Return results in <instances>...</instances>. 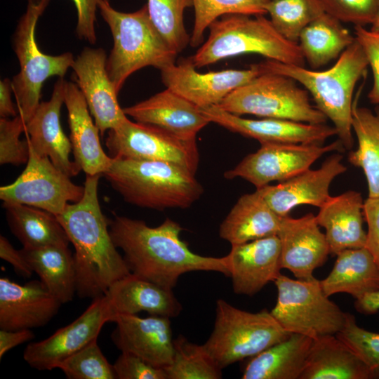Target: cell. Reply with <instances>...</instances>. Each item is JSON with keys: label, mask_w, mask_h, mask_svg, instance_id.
<instances>
[{"label": "cell", "mask_w": 379, "mask_h": 379, "mask_svg": "<svg viewBox=\"0 0 379 379\" xmlns=\"http://www.w3.org/2000/svg\"><path fill=\"white\" fill-rule=\"evenodd\" d=\"M105 145L111 157L167 161L194 174L199 163L196 139H183L160 127L128 118L108 131Z\"/></svg>", "instance_id": "7c38bea8"}, {"label": "cell", "mask_w": 379, "mask_h": 379, "mask_svg": "<svg viewBox=\"0 0 379 379\" xmlns=\"http://www.w3.org/2000/svg\"><path fill=\"white\" fill-rule=\"evenodd\" d=\"M113 367L117 379H167L163 368L128 352H121Z\"/></svg>", "instance_id": "ee69618b"}, {"label": "cell", "mask_w": 379, "mask_h": 379, "mask_svg": "<svg viewBox=\"0 0 379 379\" xmlns=\"http://www.w3.org/2000/svg\"><path fill=\"white\" fill-rule=\"evenodd\" d=\"M260 74L255 64L247 69L199 73L190 59L161 70L167 88L199 108L218 105L230 93Z\"/></svg>", "instance_id": "9a60e30c"}, {"label": "cell", "mask_w": 379, "mask_h": 379, "mask_svg": "<svg viewBox=\"0 0 379 379\" xmlns=\"http://www.w3.org/2000/svg\"><path fill=\"white\" fill-rule=\"evenodd\" d=\"M329 274L320 281L324 293H345L356 300L379 289V265L365 247L344 250Z\"/></svg>", "instance_id": "f546056e"}, {"label": "cell", "mask_w": 379, "mask_h": 379, "mask_svg": "<svg viewBox=\"0 0 379 379\" xmlns=\"http://www.w3.org/2000/svg\"><path fill=\"white\" fill-rule=\"evenodd\" d=\"M109 321L105 295L94 298L71 324L43 340L27 345L23 358L31 367L39 371L57 368L65 359L98 339L102 326Z\"/></svg>", "instance_id": "5bb4252c"}, {"label": "cell", "mask_w": 379, "mask_h": 379, "mask_svg": "<svg viewBox=\"0 0 379 379\" xmlns=\"http://www.w3.org/2000/svg\"><path fill=\"white\" fill-rule=\"evenodd\" d=\"M192 0H147V9L154 25L178 54L190 42L184 24V12Z\"/></svg>", "instance_id": "f35d334b"}, {"label": "cell", "mask_w": 379, "mask_h": 379, "mask_svg": "<svg viewBox=\"0 0 379 379\" xmlns=\"http://www.w3.org/2000/svg\"><path fill=\"white\" fill-rule=\"evenodd\" d=\"M290 334L267 310L249 312L219 299L213 330L203 346L222 369L258 355Z\"/></svg>", "instance_id": "ba28073f"}, {"label": "cell", "mask_w": 379, "mask_h": 379, "mask_svg": "<svg viewBox=\"0 0 379 379\" xmlns=\"http://www.w3.org/2000/svg\"><path fill=\"white\" fill-rule=\"evenodd\" d=\"M123 109L135 121L160 127L186 140L196 139L211 122L199 107L167 88Z\"/></svg>", "instance_id": "cb8c5ba5"}, {"label": "cell", "mask_w": 379, "mask_h": 379, "mask_svg": "<svg viewBox=\"0 0 379 379\" xmlns=\"http://www.w3.org/2000/svg\"><path fill=\"white\" fill-rule=\"evenodd\" d=\"M354 36L364 49L373 73V83L368 98L372 104L379 105V33L354 26Z\"/></svg>", "instance_id": "f6af8a7d"}, {"label": "cell", "mask_w": 379, "mask_h": 379, "mask_svg": "<svg viewBox=\"0 0 379 379\" xmlns=\"http://www.w3.org/2000/svg\"><path fill=\"white\" fill-rule=\"evenodd\" d=\"M342 22L324 12L300 32L298 45L313 69L338 59L354 41Z\"/></svg>", "instance_id": "836d02e7"}, {"label": "cell", "mask_w": 379, "mask_h": 379, "mask_svg": "<svg viewBox=\"0 0 379 379\" xmlns=\"http://www.w3.org/2000/svg\"><path fill=\"white\" fill-rule=\"evenodd\" d=\"M29 149L25 168L13 182L0 187V198L4 202L34 206L58 216L70 202L82 199L84 185L74 184L48 157L38 154L29 144Z\"/></svg>", "instance_id": "8fae6325"}, {"label": "cell", "mask_w": 379, "mask_h": 379, "mask_svg": "<svg viewBox=\"0 0 379 379\" xmlns=\"http://www.w3.org/2000/svg\"><path fill=\"white\" fill-rule=\"evenodd\" d=\"M0 258L10 263L14 270L25 278H29L33 270L21 250H16L4 236L0 237Z\"/></svg>", "instance_id": "c3c4849f"}, {"label": "cell", "mask_w": 379, "mask_h": 379, "mask_svg": "<svg viewBox=\"0 0 379 379\" xmlns=\"http://www.w3.org/2000/svg\"><path fill=\"white\" fill-rule=\"evenodd\" d=\"M103 176L125 201L158 211L186 208L203 194L195 174L175 164L112 157Z\"/></svg>", "instance_id": "277c9868"}, {"label": "cell", "mask_w": 379, "mask_h": 379, "mask_svg": "<svg viewBox=\"0 0 379 379\" xmlns=\"http://www.w3.org/2000/svg\"><path fill=\"white\" fill-rule=\"evenodd\" d=\"M21 251L47 290L61 303L72 301L76 293L74 254L67 246L22 248Z\"/></svg>", "instance_id": "1f68e13d"}, {"label": "cell", "mask_w": 379, "mask_h": 379, "mask_svg": "<svg viewBox=\"0 0 379 379\" xmlns=\"http://www.w3.org/2000/svg\"><path fill=\"white\" fill-rule=\"evenodd\" d=\"M371 30L374 32L379 33V6H378V11H377L375 18L373 23L371 24Z\"/></svg>", "instance_id": "f5cc1de1"}, {"label": "cell", "mask_w": 379, "mask_h": 379, "mask_svg": "<svg viewBox=\"0 0 379 379\" xmlns=\"http://www.w3.org/2000/svg\"><path fill=\"white\" fill-rule=\"evenodd\" d=\"M340 152L328 157L318 169H307L298 175L280 182L256 189L272 210L280 217L288 215L302 204L320 208L330 197L329 187L333 180L347 171Z\"/></svg>", "instance_id": "d6986e66"}, {"label": "cell", "mask_w": 379, "mask_h": 379, "mask_svg": "<svg viewBox=\"0 0 379 379\" xmlns=\"http://www.w3.org/2000/svg\"><path fill=\"white\" fill-rule=\"evenodd\" d=\"M270 0H192L194 21L190 45L202 43L206 29L222 16L231 14L260 15L267 14Z\"/></svg>", "instance_id": "8d00e7d4"}, {"label": "cell", "mask_w": 379, "mask_h": 379, "mask_svg": "<svg viewBox=\"0 0 379 379\" xmlns=\"http://www.w3.org/2000/svg\"><path fill=\"white\" fill-rule=\"evenodd\" d=\"M182 228L166 218L157 227L125 216L109 220V231L131 273L171 289L179 277L192 271H213L230 277L226 256L207 257L192 252L181 240Z\"/></svg>", "instance_id": "6da1fadb"}, {"label": "cell", "mask_w": 379, "mask_h": 379, "mask_svg": "<svg viewBox=\"0 0 379 379\" xmlns=\"http://www.w3.org/2000/svg\"><path fill=\"white\" fill-rule=\"evenodd\" d=\"M364 202L361 193L348 190L330 196L319 208L316 218L319 226L326 230L331 254L336 255L346 249L365 246Z\"/></svg>", "instance_id": "4316f807"}, {"label": "cell", "mask_w": 379, "mask_h": 379, "mask_svg": "<svg viewBox=\"0 0 379 379\" xmlns=\"http://www.w3.org/2000/svg\"><path fill=\"white\" fill-rule=\"evenodd\" d=\"M336 335L357 354L373 378H379V333L360 327L355 317L347 313L345 324Z\"/></svg>", "instance_id": "60d3db41"}, {"label": "cell", "mask_w": 379, "mask_h": 379, "mask_svg": "<svg viewBox=\"0 0 379 379\" xmlns=\"http://www.w3.org/2000/svg\"><path fill=\"white\" fill-rule=\"evenodd\" d=\"M210 120L226 129L263 143L324 145L337 135L334 126L312 124L286 119L263 118L250 119L233 114L218 106L200 108Z\"/></svg>", "instance_id": "e0dca14e"}, {"label": "cell", "mask_w": 379, "mask_h": 379, "mask_svg": "<svg viewBox=\"0 0 379 379\" xmlns=\"http://www.w3.org/2000/svg\"><path fill=\"white\" fill-rule=\"evenodd\" d=\"M26 124L18 114L12 119H0V164L19 166L27 164L29 157L28 141L20 136Z\"/></svg>", "instance_id": "b9f144b4"}, {"label": "cell", "mask_w": 379, "mask_h": 379, "mask_svg": "<svg viewBox=\"0 0 379 379\" xmlns=\"http://www.w3.org/2000/svg\"><path fill=\"white\" fill-rule=\"evenodd\" d=\"M233 114H252L312 124L328 119L312 105L309 93L293 79L276 73H262L230 93L218 105Z\"/></svg>", "instance_id": "9c48e42d"}, {"label": "cell", "mask_w": 379, "mask_h": 379, "mask_svg": "<svg viewBox=\"0 0 379 379\" xmlns=\"http://www.w3.org/2000/svg\"><path fill=\"white\" fill-rule=\"evenodd\" d=\"M34 338L30 329L17 331L0 330V359L15 347Z\"/></svg>", "instance_id": "681fc988"}, {"label": "cell", "mask_w": 379, "mask_h": 379, "mask_svg": "<svg viewBox=\"0 0 379 379\" xmlns=\"http://www.w3.org/2000/svg\"><path fill=\"white\" fill-rule=\"evenodd\" d=\"M281 218L256 190L240 197L222 222L219 234L232 246L277 235Z\"/></svg>", "instance_id": "f1b7e54d"}, {"label": "cell", "mask_w": 379, "mask_h": 379, "mask_svg": "<svg viewBox=\"0 0 379 379\" xmlns=\"http://www.w3.org/2000/svg\"><path fill=\"white\" fill-rule=\"evenodd\" d=\"M339 140L331 144L263 143L255 152L245 157L234 168L226 171L227 179L241 178L256 189L271 182H283L309 169L322 155L344 152Z\"/></svg>", "instance_id": "4fadbf2b"}, {"label": "cell", "mask_w": 379, "mask_h": 379, "mask_svg": "<svg viewBox=\"0 0 379 379\" xmlns=\"http://www.w3.org/2000/svg\"><path fill=\"white\" fill-rule=\"evenodd\" d=\"M95 339L60 363L69 379H114L113 365L107 360Z\"/></svg>", "instance_id": "ab89813d"}, {"label": "cell", "mask_w": 379, "mask_h": 379, "mask_svg": "<svg viewBox=\"0 0 379 379\" xmlns=\"http://www.w3.org/2000/svg\"><path fill=\"white\" fill-rule=\"evenodd\" d=\"M77 11L76 34L80 39L95 44L96 11L102 0H72Z\"/></svg>", "instance_id": "bcb514c9"}, {"label": "cell", "mask_w": 379, "mask_h": 379, "mask_svg": "<svg viewBox=\"0 0 379 379\" xmlns=\"http://www.w3.org/2000/svg\"><path fill=\"white\" fill-rule=\"evenodd\" d=\"M363 213L368 227L364 247L379 265V197H368L364 202Z\"/></svg>", "instance_id": "7dc6e473"}, {"label": "cell", "mask_w": 379, "mask_h": 379, "mask_svg": "<svg viewBox=\"0 0 379 379\" xmlns=\"http://www.w3.org/2000/svg\"><path fill=\"white\" fill-rule=\"evenodd\" d=\"M107 58L102 48L86 47L72 66L77 85L102 135L128 118L119 106L118 93L107 74Z\"/></svg>", "instance_id": "2e32d148"}, {"label": "cell", "mask_w": 379, "mask_h": 379, "mask_svg": "<svg viewBox=\"0 0 379 379\" xmlns=\"http://www.w3.org/2000/svg\"><path fill=\"white\" fill-rule=\"evenodd\" d=\"M274 283L277 299L270 313L286 331L315 339L343 328L347 313L328 298L315 277L293 279L280 273Z\"/></svg>", "instance_id": "30bf717a"}, {"label": "cell", "mask_w": 379, "mask_h": 379, "mask_svg": "<svg viewBox=\"0 0 379 379\" xmlns=\"http://www.w3.org/2000/svg\"><path fill=\"white\" fill-rule=\"evenodd\" d=\"M171 363L164 368L167 379H219L221 370L204 349L180 335L173 340Z\"/></svg>", "instance_id": "d590c367"}, {"label": "cell", "mask_w": 379, "mask_h": 379, "mask_svg": "<svg viewBox=\"0 0 379 379\" xmlns=\"http://www.w3.org/2000/svg\"><path fill=\"white\" fill-rule=\"evenodd\" d=\"M66 81L59 77L55 83L49 100L41 102L26 124L27 140L39 155L48 157L52 163L68 176L73 177L81 170L71 161L70 140L65 134L60 123V110L65 101Z\"/></svg>", "instance_id": "44dd1931"}, {"label": "cell", "mask_w": 379, "mask_h": 379, "mask_svg": "<svg viewBox=\"0 0 379 379\" xmlns=\"http://www.w3.org/2000/svg\"><path fill=\"white\" fill-rule=\"evenodd\" d=\"M251 16L231 14L214 21L208 27V39L190 58L195 67L247 53L304 66L305 60L298 44L284 37L264 15Z\"/></svg>", "instance_id": "8992f818"}, {"label": "cell", "mask_w": 379, "mask_h": 379, "mask_svg": "<svg viewBox=\"0 0 379 379\" xmlns=\"http://www.w3.org/2000/svg\"><path fill=\"white\" fill-rule=\"evenodd\" d=\"M104 295L109 321L117 315L136 314L142 311L171 318L178 316L182 310L173 290L133 273L113 283Z\"/></svg>", "instance_id": "d4e9b609"}, {"label": "cell", "mask_w": 379, "mask_h": 379, "mask_svg": "<svg viewBox=\"0 0 379 379\" xmlns=\"http://www.w3.org/2000/svg\"><path fill=\"white\" fill-rule=\"evenodd\" d=\"M101 176L86 175L82 199L67 204L57 216L75 250L76 293L81 298L102 296L113 283L131 273L112 241L109 220L100 208Z\"/></svg>", "instance_id": "7a4b0ae2"}, {"label": "cell", "mask_w": 379, "mask_h": 379, "mask_svg": "<svg viewBox=\"0 0 379 379\" xmlns=\"http://www.w3.org/2000/svg\"><path fill=\"white\" fill-rule=\"evenodd\" d=\"M352 128L358 145L350 152L349 162L362 169L368 197H379V105L372 111L354 102Z\"/></svg>", "instance_id": "e575fe53"}, {"label": "cell", "mask_w": 379, "mask_h": 379, "mask_svg": "<svg viewBox=\"0 0 379 379\" xmlns=\"http://www.w3.org/2000/svg\"><path fill=\"white\" fill-rule=\"evenodd\" d=\"M111 322L117 324L112 340L121 352L131 353L163 368L171 363L174 339L169 317L120 314Z\"/></svg>", "instance_id": "ffe728a7"}, {"label": "cell", "mask_w": 379, "mask_h": 379, "mask_svg": "<svg viewBox=\"0 0 379 379\" xmlns=\"http://www.w3.org/2000/svg\"><path fill=\"white\" fill-rule=\"evenodd\" d=\"M6 220L22 248L69 246L68 236L57 216L34 206L4 202Z\"/></svg>", "instance_id": "d6a6232c"}, {"label": "cell", "mask_w": 379, "mask_h": 379, "mask_svg": "<svg viewBox=\"0 0 379 379\" xmlns=\"http://www.w3.org/2000/svg\"><path fill=\"white\" fill-rule=\"evenodd\" d=\"M49 2L50 0H28L13 38L20 70L11 80L12 86L19 115L25 124L40 104L44 83L53 76L63 78L74 61L72 53L47 55L38 46L35 37L36 25Z\"/></svg>", "instance_id": "52a82bcc"}, {"label": "cell", "mask_w": 379, "mask_h": 379, "mask_svg": "<svg viewBox=\"0 0 379 379\" xmlns=\"http://www.w3.org/2000/svg\"><path fill=\"white\" fill-rule=\"evenodd\" d=\"M13 93L12 81L5 78L0 81V117L4 119L18 116V109L12 101L11 94Z\"/></svg>", "instance_id": "f907efd6"}, {"label": "cell", "mask_w": 379, "mask_h": 379, "mask_svg": "<svg viewBox=\"0 0 379 379\" xmlns=\"http://www.w3.org/2000/svg\"><path fill=\"white\" fill-rule=\"evenodd\" d=\"M361 359L336 335L313 339L300 379H371Z\"/></svg>", "instance_id": "83f0119b"}, {"label": "cell", "mask_w": 379, "mask_h": 379, "mask_svg": "<svg viewBox=\"0 0 379 379\" xmlns=\"http://www.w3.org/2000/svg\"><path fill=\"white\" fill-rule=\"evenodd\" d=\"M98 8L113 38L106 69L118 94L135 72L147 66L161 71L175 64L178 53L154 25L147 4L135 12L124 13L114 8L109 0H102Z\"/></svg>", "instance_id": "5b68a950"}, {"label": "cell", "mask_w": 379, "mask_h": 379, "mask_svg": "<svg viewBox=\"0 0 379 379\" xmlns=\"http://www.w3.org/2000/svg\"><path fill=\"white\" fill-rule=\"evenodd\" d=\"M324 11L342 22L356 25H371L379 0H318Z\"/></svg>", "instance_id": "7bdbcfd3"}, {"label": "cell", "mask_w": 379, "mask_h": 379, "mask_svg": "<svg viewBox=\"0 0 379 379\" xmlns=\"http://www.w3.org/2000/svg\"><path fill=\"white\" fill-rule=\"evenodd\" d=\"M324 12L318 0H270L267 6L274 28L296 44L302 30Z\"/></svg>", "instance_id": "74e56055"}, {"label": "cell", "mask_w": 379, "mask_h": 379, "mask_svg": "<svg viewBox=\"0 0 379 379\" xmlns=\"http://www.w3.org/2000/svg\"><path fill=\"white\" fill-rule=\"evenodd\" d=\"M319 227L312 213L298 218L288 215L281 218L277 234L281 267L298 279L314 278V270L324 265L331 253L326 235Z\"/></svg>", "instance_id": "ac0fdd59"}, {"label": "cell", "mask_w": 379, "mask_h": 379, "mask_svg": "<svg viewBox=\"0 0 379 379\" xmlns=\"http://www.w3.org/2000/svg\"><path fill=\"white\" fill-rule=\"evenodd\" d=\"M62 304L39 280L18 284L0 278V328L31 329L45 326Z\"/></svg>", "instance_id": "7402d4cb"}, {"label": "cell", "mask_w": 379, "mask_h": 379, "mask_svg": "<svg viewBox=\"0 0 379 379\" xmlns=\"http://www.w3.org/2000/svg\"><path fill=\"white\" fill-rule=\"evenodd\" d=\"M64 103L68 112L70 141L74 161L86 175H101L109 168L112 158L103 150L99 128L77 84L67 81Z\"/></svg>", "instance_id": "484cf974"}, {"label": "cell", "mask_w": 379, "mask_h": 379, "mask_svg": "<svg viewBox=\"0 0 379 379\" xmlns=\"http://www.w3.org/2000/svg\"><path fill=\"white\" fill-rule=\"evenodd\" d=\"M255 65L262 73L280 74L300 84L312 97L315 107L332 121L345 149L352 150L353 93L368 66L364 49L357 39L342 53L333 67L324 71L272 60Z\"/></svg>", "instance_id": "3957f363"}, {"label": "cell", "mask_w": 379, "mask_h": 379, "mask_svg": "<svg viewBox=\"0 0 379 379\" xmlns=\"http://www.w3.org/2000/svg\"><path fill=\"white\" fill-rule=\"evenodd\" d=\"M281 246L277 235L232 246L226 255L235 293L253 295L280 274Z\"/></svg>", "instance_id": "603a6c76"}, {"label": "cell", "mask_w": 379, "mask_h": 379, "mask_svg": "<svg viewBox=\"0 0 379 379\" xmlns=\"http://www.w3.org/2000/svg\"><path fill=\"white\" fill-rule=\"evenodd\" d=\"M354 307L357 311L365 314H372L379 311V289L357 299Z\"/></svg>", "instance_id": "816d5d0a"}, {"label": "cell", "mask_w": 379, "mask_h": 379, "mask_svg": "<svg viewBox=\"0 0 379 379\" xmlns=\"http://www.w3.org/2000/svg\"><path fill=\"white\" fill-rule=\"evenodd\" d=\"M313 339L291 333L285 340L265 350L248 363L242 379H300Z\"/></svg>", "instance_id": "4dcf8cb0"}]
</instances>
